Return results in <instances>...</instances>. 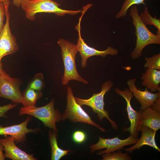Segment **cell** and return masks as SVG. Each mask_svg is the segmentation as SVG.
<instances>
[{
  "label": "cell",
  "mask_w": 160,
  "mask_h": 160,
  "mask_svg": "<svg viewBox=\"0 0 160 160\" xmlns=\"http://www.w3.org/2000/svg\"><path fill=\"white\" fill-rule=\"evenodd\" d=\"M49 138L51 148L52 160H59L63 156L67 155L71 151L64 150L58 146L57 141V133L54 130H50L48 132Z\"/></svg>",
  "instance_id": "obj_18"
},
{
  "label": "cell",
  "mask_w": 160,
  "mask_h": 160,
  "mask_svg": "<svg viewBox=\"0 0 160 160\" xmlns=\"http://www.w3.org/2000/svg\"><path fill=\"white\" fill-rule=\"evenodd\" d=\"M73 137L75 142L80 143L85 141L86 139V135L83 132L78 131L74 133Z\"/></svg>",
  "instance_id": "obj_25"
},
{
  "label": "cell",
  "mask_w": 160,
  "mask_h": 160,
  "mask_svg": "<svg viewBox=\"0 0 160 160\" xmlns=\"http://www.w3.org/2000/svg\"><path fill=\"white\" fill-rule=\"evenodd\" d=\"M113 85L111 81H107L102 84L100 92L94 94L89 98L84 99L76 97H75V99L76 103L81 106L85 105L90 107L93 112L97 114V117L100 121L106 118L113 128L116 129L118 128L116 123L110 118L108 112L104 108V95L111 89Z\"/></svg>",
  "instance_id": "obj_5"
},
{
  "label": "cell",
  "mask_w": 160,
  "mask_h": 160,
  "mask_svg": "<svg viewBox=\"0 0 160 160\" xmlns=\"http://www.w3.org/2000/svg\"><path fill=\"white\" fill-rule=\"evenodd\" d=\"M17 104H9L3 106L0 105V117H5V113L9 110L16 106Z\"/></svg>",
  "instance_id": "obj_26"
},
{
  "label": "cell",
  "mask_w": 160,
  "mask_h": 160,
  "mask_svg": "<svg viewBox=\"0 0 160 160\" xmlns=\"http://www.w3.org/2000/svg\"><path fill=\"white\" fill-rule=\"evenodd\" d=\"M60 4L52 0H23L21 6L24 11L26 18L31 21L35 20L36 14L39 13H53L58 16L65 14L76 15L82 12L81 9L73 11L63 9Z\"/></svg>",
  "instance_id": "obj_3"
},
{
  "label": "cell",
  "mask_w": 160,
  "mask_h": 160,
  "mask_svg": "<svg viewBox=\"0 0 160 160\" xmlns=\"http://www.w3.org/2000/svg\"><path fill=\"white\" fill-rule=\"evenodd\" d=\"M103 160H130L132 158L127 153H123L121 151L105 153L102 155Z\"/></svg>",
  "instance_id": "obj_23"
},
{
  "label": "cell",
  "mask_w": 160,
  "mask_h": 160,
  "mask_svg": "<svg viewBox=\"0 0 160 160\" xmlns=\"http://www.w3.org/2000/svg\"><path fill=\"white\" fill-rule=\"evenodd\" d=\"M142 85L145 86L151 92H160V71L146 68L145 72L142 73Z\"/></svg>",
  "instance_id": "obj_17"
},
{
  "label": "cell",
  "mask_w": 160,
  "mask_h": 160,
  "mask_svg": "<svg viewBox=\"0 0 160 160\" xmlns=\"http://www.w3.org/2000/svg\"><path fill=\"white\" fill-rule=\"evenodd\" d=\"M145 0H125L119 12L116 14V17L119 18L126 15L128 9L132 6L135 4L145 5Z\"/></svg>",
  "instance_id": "obj_22"
},
{
  "label": "cell",
  "mask_w": 160,
  "mask_h": 160,
  "mask_svg": "<svg viewBox=\"0 0 160 160\" xmlns=\"http://www.w3.org/2000/svg\"><path fill=\"white\" fill-rule=\"evenodd\" d=\"M146 63L144 67L146 68H151L158 70L160 69V53L154 55L151 57H145Z\"/></svg>",
  "instance_id": "obj_24"
},
{
  "label": "cell",
  "mask_w": 160,
  "mask_h": 160,
  "mask_svg": "<svg viewBox=\"0 0 160 160\" xmlns=\"http://www.w3.org/2000/svg\"><path fill=\"white\" fill-rule=\"evenodd\" d=\"M5 12L4 3L0 4V32L2 30L4 26V20Z\"/></svg>",
  "instance_id": "obj_27"
},
{
  "label": "cell",
  "mask_w": 160,
  "mask_h": 160,
  "mask_svg": "<svg viewBox=\"0 0 160 160\" xmlns=\"http://www.w3.org/2000/svg\"><path fill=\"white\" fill-rule=\"evenodd\" d=\"M45 85L44 77L41 73L36 74L28 84L27 87L36 91H41Z\"/></svg>",
  "instance_id": "obj_21"
},
{
  "label": "cell",
  "mask_w": 160,
  "mask_h": 160,
  "mask_svg": "<svg viewBox=\"0 0 160 160\" xmlns=\"http://www.w3.org/2000/svg\"><path fill=\"white\" fill-rule=\"evenodd\" d=\"M6 20L0 32V62L2 58L7 55L15 53L19 50V47L15 36L12 33L9 25L10 15L9 7V0L4 3Z\"/></svg>",
  "instance_id": "obj_8"
},
{
  "label": "cell",
  "mask_w": 160,
  "mask_h": 160,
  "mask_svg": "<svg viewBox=\"0 0 160 160\" xmlns=\"http://www.w3.org/2000/svg\"><path fill=\"white\" fill-rule=\"evenodd\" d=\"M135 80L131 79L127 83L129 89L141 105L140 110H143L151 106L159 98H160V92L152 93L149 92L146 88L144 91L138 89L135 84Z\"/></svg>",
  "instance_id": "obj_13"
},
{
  "label": "cell",
  "mask_w": 160,
  "mask_h": 160,
  "mask_svg": "<svg viewBox=\"0 0 160 160\" xmlns=\"http://www.w3.org/2000/svg\"><path fill=\"white\" fill-rule=\"evenodd\" d=\"M140 126L147 127L156 132L160 128V98L151 106L141 110Z\"/></svg>",
  "instance_id": "obj_12"
},
{
  "label": "cell",
  "mask_w": 160,
  "mask_h": 160,
  "mask_svg": "<svg viewBox=\"0 0 160 160\" xmlns=\"http://www.w3.org/2000/svg\"><path fill=\"white\" fill-rule=\"evenodd\" d=\"M87 11L85 8L83 9L79 23L75 27L78 31L79 36L76 47L78 52L80 53L81 58V65L83 68L87 66V60L91 57L96 55L104 58L108 55H116L119 53L117 49L110 46H108L104 50L100 51L89 46L84 42L81 36L80 24L82 18Z\"/></svg>",
  "instance_id": "obj_7"
},
{
  "label": "cell",
  "mask_w": 160,
  "mask_h": 160,
  "mask_svg": "<svg viewBox=\"0 0 160 160\" xmlns=\"http://www.w3.org/2000/svg\"><path fill=\"white\" fill-rule=\"evenodd\" d=\"M140 17L143 23L146 25H153L158 29L157 34H160V20L153 17L150 14L148 8L145 7L144 11L141 13Z\"/></svg>",
  "instance_id": "obj_20"
},
{
  "label": "cell",
  "mask_w": 160,
  "mask_h": 160,
  "mask_svg": "<svg viewBox=\"0 0 160 160\" xmlns=\"http://www.w3.org/2000/svg\"><path fill=\"white\" fill-rule=\"evenodd\" d=\"M141 132V136L136 143L132 146L125 149L127 152L132 153L136 149L139 150L144 145H147L153 148L159 152L160 149L157 146L155 141V136L156 132L151 128L145 126H140L139 131Z\"/></svg>",
  "instance_id": "obj_16"
},
{
  "label": "cell",
  "mask_w": 160,
  "mask_h": 160,
  "mask_svg": "<svg viewBox=\"0 0 160 160\" xmlns=\"http://www.w3.org/2000/svg\"><path fill=\"white\" fill-rule=\"evenodd\" d=\"M42 96L41 91H36L27 87L22 93V104L23 107L34 106L38 100Z\"/></svg>",
  "instance_id": "obj_19"
},
{
  "label": "cell",
  "mask_w": 160,
  "mask_h": 160,
  "mask_svg": "<svg viewBox=\"0 0 160 160\" xmlns=\"http://www.w3.org/2000/svg\"><path fill=\"white\" fill-rule=\"evenodd\" d=\"M3 146L0 142V160H4L6 157L5 154H4L3 152Z\"/></svg>",
  "instance_id": "obj_28"
},
{
  "label": "cell",
  "mask_w": 160,
  "mask_h": 160,
  "mask_svg": "<svg viewBox=\"0 0 160 160\" xmlns=\"http://www.w3.org/2000/svg\"><path fill=\"white\" fill-rule=\"evenodd\" d=\"M67 105L64 112L62 114V120L68 119L73 123L81 122L94 126L103 132L106 130L94 121L89 115L83 109L81 106L76 101L71 87L67 88L66 95Z\"/></svg>",
  "instance_id": "obj_6"
},
{
  "label": "cell",
  "mask_w": 160,
  "mask_h": 160,
  "mask_svg": "<svg viewBox=\"0 0 160 160\" xmlns=\"http://www.w3.org/2000/svg\"><path fill=\"white\" fill-rule=\"evenodd\" d=\"M9 0H0V4L1 3H4Z\"/></svg>",
  "instance_id": "obj_31"
},
{
  "label": "cell",
  "mask_w": 160,
  "mask_h": 160,
  "mask_svg": "<svg viewBox=\"0 0 160 160\" xmlns=\"http://www.w3.org/2000/svg\"><path fill=\"white\" fill-rule=\"evenodd\" d=\"M55 100L52 99L48 104L41 107L30 106L21 107L19 114L22 116L27 114L34 116L40 120L45 127L58 131L56 126V122H60L62 119V114L59 110L54 108Z\"/></svg>",
  "instance_id": "obj_4"
},
{
  "label": "cell",
  "mask_w": 160,
  "mask_h": 160,
  "mask_svg": "<svg viewBox=\"0 0 160 160\" xmlns=\"http://www.w3.org/2000/svg\"><path fill=\"white\" fill-rule=\"evenodd\" d=\"M22 83L20 79L4 73L0 76V97L10 100L13 103H22V93L20 86Z\"/></svg>",
  "instance_id": "obj_9"
},
{
  "label": "cell",
  "mask_w": 160,
  "mask_h": 160,
  "mask_svg": "<svg viewBox=\"0 0 160 160\" xmlns=\"http://www.w3.org/2000/svg\"><path fill=\"white\" fill-rule=\"evenodd\" d=\"M60 47L61 54L64 66V71L62 78V83L64 85L68 84L72 80L85 84L88 82L79 74L76 69V55L78 52L76 45L64 39H60L57 41Z\"/></svg>",
  "instance_id": "obj_2"
},
{
  "label": "cell",
  "mask_w": 160,
  "mask_h": 160,
  "mask_svg": "<svg viewBox=\"0 0 160 160\" xmlns=\"http://www.w3.org/2000/svg\"><path fill=\"white\" fill-rule=\"evenodd\" d=\"M134 26L137 39L135 47L131 54V58L136 60L142 54L144 48L151 44H160V34H155L151 31L141 20L136 6L132 7L129 13Z\"/></svg>",
  "instance_id": "obj_1"
},
{
  "label": "cell",
  "mask_w": 160,
  "mask_h": 160,
  "mask_svg": "<svg viewBox=\"0 0 160 160\" xmlns=\"http://www.w3.org/2000/svg\"><path fill=\"white\" fill-rule=\"evenodd\" d=\"M5 72H6L3 69V65L1 62H0V76Z\"/></svg>",
  "instance_id": "obj_30"
},
{
  "label": "cell",
  "mask_w": 160,
  "mask_h": 160,
  "mask_svg": "<svg viewBox=\"0 0 160 160\" xmlns=\"http://www.w3.org/2000/svg\"><path fill=\"white\" fill-rule=\"evenodd\" d=\"M99 139L97 143L90 146L89 147L92 153L98 150L106 148L96 153L97 155H102L123 149L125 146L135 144L139 138L130 135L128 138L124 140L120 139L117 137L111 139H105L99 137Z\"/></svg>",
  "instance_id": "obj_10"
},
{
  "label": "cell",
  "mask_w": 160,
  "mask_h": 160,
  "mask_svg": "<svg viewBox=\"0 0 160 160\" xmlns=\"http://www.w3.org/2000/svg\"><path fill=\"white\" fill-rule=\"evenodd\" d=\"M31 118L28 116L21 123L9 126L3 127L0 126V135H10L15 139L17 144L23 143L25 140L26 134L30 132H34L36 129H29L27 125Z\"/></svg>",
  "instance_id": "obj_14"
},
{
  "label": "cell",
  "mask_w": 160,
  "mask_h": 160,
  "mask_svg": "<svg viewBox=\"0 0 160 160\" xmlns=\"http://www.w3.org/2000/svg\"><path fill=\"white\" fill-rule=\"evenodd\" d=\"M23 0H12L13 4L17 7L21 6V3Z\"/></svg>",
  "instance_id": "obj_29"
},
{
  "label": "cell",
  "mask_w": 160,
  "mask_h": 160,
  "mask_svg": "<svg viewBox=\"0 0 160 160\" xmlns=\"http://www.w3.org/2000/svg\"><path fill=\"white\" fill-rule=\"evenodd\" d=\"M115 92L123 97L127 103V111L128 118L130 123V126L127 128L126 131L129 132L135 137H137L140 127V112L135 110L132 107L130 101L133 95L132 92L129 89L126 88L124 90L117 88H115Z\"/></svg>",
  "instance_id": "obj_11"
},
{
  "label": "cell",
  "mask_w": 160,
  "mask_h": 160,
  "mask_svg": "<svg viewBox=\"0 0 160 160\" xmlns=\"http://www.w3.org/2000/svg\"><path fill=\"white\" fill-rule=\"evenodd\" d=\"M5 137L0 139L5 152V157L12 160H36L33 154H29L17 147L15 139L12 136H5Z\"/></svg>",
  "instance_id": "obj_15"
}]
</instances>
